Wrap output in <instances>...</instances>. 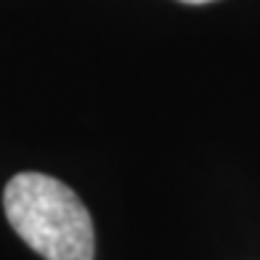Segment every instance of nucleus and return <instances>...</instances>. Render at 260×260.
Here are the masks:
<instances>
[{
	"instance_id": "nucleus-1",
	"label": "nucleus",
	"mask_w": 260,
	"mask_h": 260,
	"mask_svg": "<svg viewBox=\"0 0 260 260\" xmlns=\"http://www.w3.org/2000/svg\"><path fill=\"white\" fill-rule=\"evenodd\" d=\"M3 210L21 239L45 260H93V218L67 183L45 173H19L6 183Z\"/></svg>"
},
{
	"instance_id": "nucleus-2",
	"label": "nucleus",
	"mask_w": 260,
	"mask_h": 260,
	"mask_svg": "<svg viewBox=\"0 0 260 260\" xmlns=\"http://www.w3.org/2000/svg\"><path fill=\"white\" fill-rule=\"evenodd\" d=\"M181 3H188V6H202V3H212V0H181Z\"/></svg>"
}]
</instances>
